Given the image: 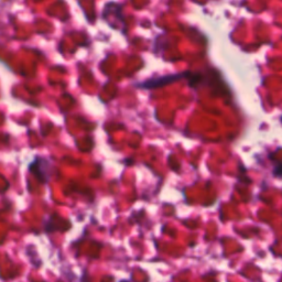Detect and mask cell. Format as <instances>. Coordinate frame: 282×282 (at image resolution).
Here are the masks:
<instances>
[{
  "instance_id": "obj_1",
  "label": "cell",
  "mask_w": 282,
  "mask_h": 282,
  "mask_svg": "<svg viewBox=\"0 0 282 282\" xmlns=\"http://www.w3.org/2000/svg\"><path fill=\"white\" fill-rule=\"evenodd\" d=\"M29 171L39 180L40 183L47 184L50 181L53 166L47 159L37 157L29 166Z\"/></svg>"
},
{
  "instance_id": "obj_2",
  "label": "cell",
  "mask_w": 282,
  "mask_h": 282,
  "mask_svg": "<svg viewBox=\"0 0 282 282\" xmlns=\"http://www.w3.org/2000/svg\"><path fill=\"white\" fill-rule=\"evenodd\" d=\"M188 73L184 74H173V75H167V76H162V78H155V79H150L148 82H144L142 84H139L140 87L142 88H147V90H152V88H157V87H161L164 85H168V84L176 82L180 78H187Z\"/></svg>"
}]
</instances>
